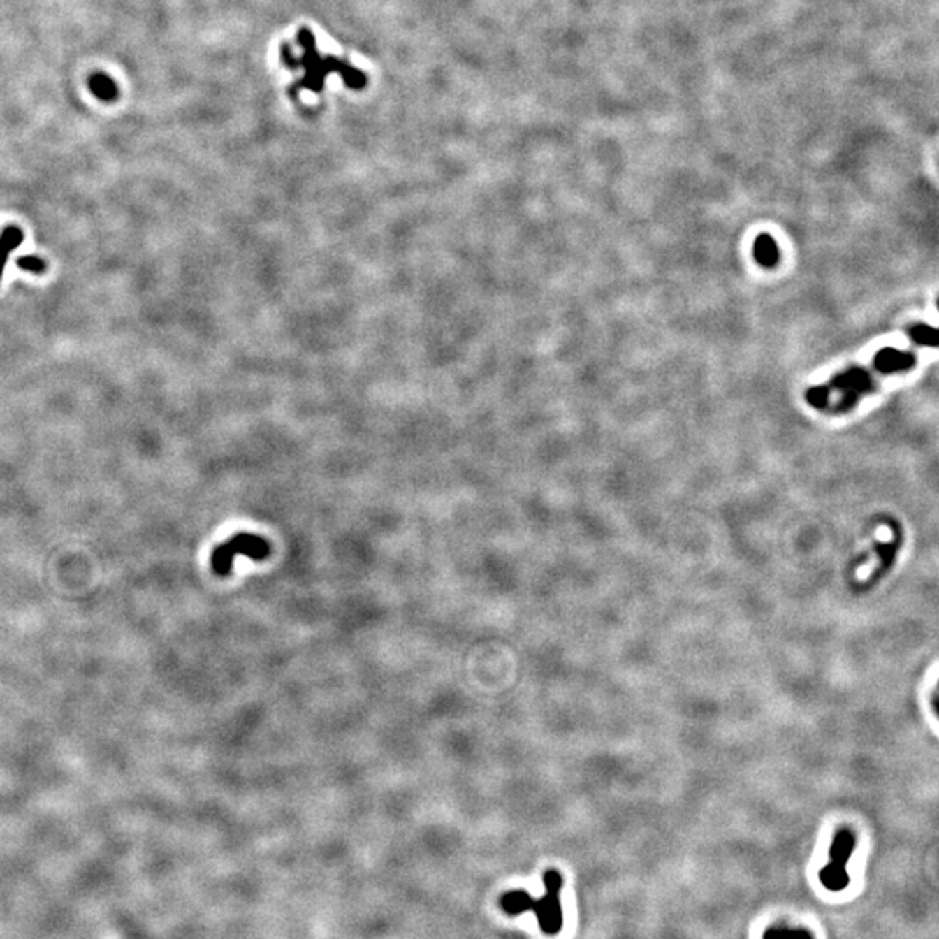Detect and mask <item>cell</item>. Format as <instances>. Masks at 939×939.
<instances>
[{
    "instance_id": "obj_4",
    "label": "cell",
    "mask_w": 939,
    "mask_h": 939,
    "mask_svg": "<svg viewBox=\"0 0 939 939\" xmlns=\"http://www.w3.org/2000/svg\"><path fill=\"white\" fill-rule=\"evenodd\" d=\"M24 240V233L20 226L16 225H9L0 232V280H2V273L3 268H6V263L9 259L10 252L17 247V245L23 244Z\"/></svg>"
},
{
    "instance_id": "obj_7",
    "label": "cell",
    "mask_w": 939,
    "mask_h": 939,
    "mask_svg": "<svg viewBox=\"0 0 939 939\" xmlns=\"http://www.w3.org/2000/svg\"><path fill=\"white\" fill-rule=\"evenodd\" d=\"M764 939H814L813 934L806 929H781V927H773L767 929Z\"/></svg>"
},
{
    "instance_id": "obj_2",
    "label": "cell",
    "mask_w": 939,
    "mask_h": 939,
    "mask_svg": "<svg viewBox=\"0 0 939 939\" xmlns=\"http://www.w3.org/2000/svg\"><path fill=\"white\" fill-rule=\"evenodd\" d=\"M270 550L272 548H270L268 541L261 538V536L240 532V534H235L233 538L226 539L225 543L214 548L211 555V567L216 576L226 578V576L232 574L233 562L237 555H244V557H249L251 560H265L270 555Z\"/></svg>"
},
{
    "instance_id": "obj_1",
    "label": "cell",
    "mask_w": 939,
    "mask_h": 939,
    "mask_svg": "<svg viewBox=\"0 0 939 939\" xmlns=\"http://www.w3.org/2000/svg\"><path fill=\"white\" fill-rule=\"evenodd\" d=\"M545 884V896L539 899L532 898L527 891H511L503 894L501 898V908L507 915L517 917L525 912H532L538 919L539 929L546 936H555L560 933L562 924H564V915H562L560 906V889H562V875L557 870H548L543 877Z\"/></svg>"
},
{
    "instance_id": "obj_6",
    "label": "cell",
    "mask_w": 939,
    "mask_h": 939,
    "mask_svg": "<svg viewBox=\"0 0 939 939\" xmlns=\"http://www.w3.org/2000/svg\"><path fill=\"white\" fill-rule=\"evenodd\" d=\"M16 266L20 270H24V272L35 273V275H42V273L48 270V263L44 261L42 258L34 254L28 256H21V258L16 259Z\"/></svg>"
},
{
    "instance_id": "obj_5",
    "label": "cell",
    "mask_w": 939,
    "mask_h": 939,
    "mask_svg": "<svg viewBox=\"0 0 939 939\" xmlns=\"http://www.w3.org/2000/svg\"><path fill=\"white\" fill-rule=\"evenodd\" d=\"M755 251H757V259H759L762 265L771 266L774 261H776V258H778L776 245H774V242L771 240L767 235H762V237L757 240Z\"/></svg>"
},
{
    "instance_id": "obj_3",
    "label": "cell",
    "mask_w": 939,
    "mask_h": 939,
    "mask_svg": "<svg viewBox=\"0 0 939 939\" xmlns=\"http://www.w3.org/2000/svg\"><path fill=\"white\" fill-rule=\"evenodd\" d=\"M852 845H854V838H852V835L847 834V831L838 834L837 840L834 842V847H831L830 852L831 863L827 864L820 873L821 884H823L827 889H830V891L838 892L849 884L847 871H845V863H847L849 856H851Z\"/></svg>"
}]
</instances>
